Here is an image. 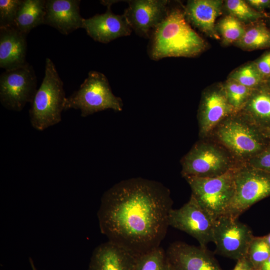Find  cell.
<instances>
[{
  "label": "cell",
  "instance_id": "6da1fadb",
  "mask_svg": "<svg viewBox=\"0 0 270 270\" xmlns=\"http://www.w3.org/2000/svg\"><path fill=\"white\" fill-rule=\"evenodd\" d=\"M172 205L170 190L160 182L141 178L122 180L102 197L100 232L138 256L160 246Z\"/></svg>",
  "mask_w": 270,
  "mask_h": 270
},
{
  "label": "cell",
  "instance_id": "7a4b0ae2",
  "mask_svg": "<svg viewBox=\"0 0 270 270\" xmlns=\"http://www.w3.org/2000/svg\"><path fill=\"white\" fill-rule=\"evenodd\" d=\"M149 56L158 60L168 57H194L206 48L205 40L192 28L184 10L169 8L167 14L154 30Z\"/></svg>",
  "mask_w": 270,
  "mask_h": 270
},
{
  "label": "cell",
  "instance_id": "3957f363",
  "mask_svg": "<svg viewBox=\"0 0 270 270\" xmlns=\"http://www.w3.org/2000/svg\"><path fill=\"white\" fill-rule=\"evenodd\" d=\"M212 136L239 164L244 163L270 146L267 134L238 112L222 121Z\"/></svg>",
  "mask_w": 270,
  "mask_h": 270
},
{
  "label": "cell",
  "instance_id": "277c9868",
  "mask_svg": "<svg viewBox=\"0 0 270 270\" xmlns=\"http://www.w3.org/2000/svg\"><path fill=\"white\" fill-rule=\"evenodd\" d=\"M66 98L63 82L52 61L47 58L44 76L30 103L32 126L42 131L60 122Z\"/></svg>",
  "mask_w": 270,
  "mask_h": 270
},
{
  "label": "cell",
  "instance_id": "5b68a950",
  "mask_svg": "<svg viewBox=\"0 0 270 270\" xmlns=\"http://www.w3.org/2000/svg\"><path fill=\"white\" fill-rule=\"evenodd\" d=\"M122 99L112 92L107 78L100 72L92 70L80 88L65 99L64 110H80L86 117L108 109L122 110Z\"/></svg>",
  "mask_w": 270,
  "mask_h": 270
},
{
  "label": "cell",
  "instance_id": "8992f818",
  "mask_svg": "<svg viewBox=\"0 0 270 270\" xmlns=\"http://www.w3.org/2000/svg\"><path fill=\"white\" fill-rule=\"evenodd\" d=\"M182 176L210 178L220 176L239 164L222 146L206 140L196 143L181 160Z\"/></svg>",
  "mask_w": 270,
  "mask_h": 270
},
{
  "label": "cell",
  "instance_id": "52a82bcc",
  "mask_svg": "<svg viewBox=\"0 0 270 270\" xmlns=\"http://www.w3.org/2000/svg\"><path fill=\"white\" fill-rule=\"evenodd\" d=\"M234 186L233 198L222 215L238 219L253 204L270 196V173L238 164L234 169Z\"/></svg>",
  "mask_w": 270,
  "mask_h": 270
},
{
  "label": "cell",
  "instance_id": "ba28073f",
  "mask_svg": "<svg viewBox=\"0 0 270 270\" xmlns=\"http://www.w3.org/2000/svg\"><path fill=\"white\" fill-rule=\"evenodd\" d=\"M236 167L217 176L184 178L191 196L214 220L224 213L233 198Z\"/></svg>",
  "mask_w": 270,
  "mask_h": 270
},
{
  "label": "cell",
  "instance_id": "9c48e42d",
  "mask_svg": "<svg viewBox=\"0 0 270 270\" xmlns=\"http://www.w3.org/2000/svg\"><path fill=\"white\" fill-rule=\"evenodd\" d=\"M37 80L32 66L26 62L6 70L0 76V101L6 108L21 111L31 103L36 90Z\"/></svg>",
  "mask_w": 270,
  "mask_h": 270
},
{
  "label": "cell",
  "instance_id": "30bf717a",
  "mask_svg": "<svg viewBox=\"0 0 270 270\" xmlns=\"http://www.w3.org/2000/svg\"><path fill=\"white\" fill-rule=\"evenodd\" d=\"M238 218L222 215L214 222L213 242L216 252L223 256L238 260L246 256L254 236L250 229Z\"/></svg>",
  "mask_w": 270,
  "mask_h": 270
},
{
  "label": "cell",
  "instance_id": "8fae6325",
  "mask_svg": "<svg viewBox=\"0 0 270 270\" xmlns=\"http://www.w3.org/2000/svg\"><path fill=\"white\" fill-rule=\"evenodd\" d=\"M215 220L191 196L181 208L171 210L168 224L187 233L197 240L200 246L206 248L213 242Z\"/></svg>",
  "mask_w": 270,
  "mask_h": 270
},
{
  "label": "cell",
  "instance_id": "7c38bea8",
  "mask_svg": "<svg viewBox=\"0 0 270 270\" xmlns=\"http://www.w3.org/2000/svg\"><path fill=\"white\" fill-rule=\"evenodd\" d=\"M234 114L222 84L207 88L202 94L198 113L200 137L202 139L210 137L222 121Z\"/></svg>",
  "mask_w": 270,
  "mask_h": 270
},
{
  "label": "cell",
  "instance_id": "4fadbf2b",
  "mask_svg": "<svg viewBox=\"0 0 270 270\" xmlns=\"http://www.w3.org/2000/svg\"><path fill=\"white\" fill-rule=\"evenodd\" d=\"M124 16L132 30L144 38L150 37L154 30L165 18L169 10L166 0H133Z\"/></svg>",
  "mask_w": 270,
  "mask_h": 270
},
{
  "label": "cell",
  "instance_id": "5bb4252c",
  "mask_svg": "<svg viewBox=\"0 0 270 270\" xmlns=\"http://www.w3.org/2000/svg\"><path fill=\"white\" fill-rule=\"evenodd\" d=\"M166 253L170 270H222L207 248L176 242Z\"/></svg>",
  "mask_w": 270,
  "mask_h": 270
},
{
  "label": "cell",
  "instance_id": "9a60e30c",
  "mask_svg": "<svg viewBox=\"0 0 270 270\" xmlns=\"http://www.w3.org/2000/svg\"><path fill=\"white\" fill-rule=\"evenodd\" d=\"M82 28L94 40L105 44L129 36L132 30L124 14H114L110 7L104 13L84 18Z\"/></svg>",
  "mask_w": 270,
  "mask_h": 270
},
{
  "label": "cell",
  "instance_id": "2e32d148",
  "mask_svg": "<svg viewBox=\"0 0 270 270\" xmlns=\"http://www.w3.org/2000/svg\"><path fill=\"white\" fill-rule=\"evenodd\" d=\"M80 0H46L44 24L68 35L82 28L83 19L80 10Z\"/></svg>",
  "mask_w": 270,
  "mask_h": 270
},
{
  "label": "cell",
  "instance_id": "e0dca14e",
  "mask_svg": "<svg viewBox=\"0 0 270 270\" xmlns=\"http://www.w3.org/2000/svg\"><path fill=\"white\" fill-rule=\"evenodd\" d=\"M136 256L108 240L94 250L88 270H134Z\"/></svg>",
  "mask_w": 270,
  "mask_h": 270
},
{
  "label": "cell",
  "instance_id": "ac0fdd59",
  "mask_svg": "<svg viewBox=\"0 0 270 270\" xmlns=\"http://www.w3.org/2000/svg\"><path fill=\"white\" fill-rule=\"evenodd\" d=\"M223 0H190L184 8L186 17L190 24L208 36L220 38L216 28V19L221 14Z\"/></svg>",
  "mask_w": 270,
  "mask_h": 270
},
{
  "label": "cell",
  "instance_id": "d6986e66",
  "mask_svg": "<svg viewBox=\"0 0 270 270\" xmlns=\"http://www.w3.org/2000/svg\"><path fill=\"white\" fill-rule=\"evenodd\" d=\"M26 36L14 27L0 28V67L14 69L27 62Z\"/></svg>",
  "mask_w": 270,
  "mask_h": 270
},
{
  "label": "cell",
  "instance_id": "ffe728a7",
  "mask_svg": "<svg viewBox=\"0 0 270 270\" xmlns=\"http://www.w3.org/2000/svg\"><path fill=\"white\" fill-rule=\"evenodd\" d=\"M238 113L262 131L270 132V88L266 82L252 90Z\"/></svg>",
  "mask_w": 270,
  "mask_h": 270
},
{
  "label": "cell",
  "instance_id": "44dd1931",
  "mask_svg": "<svg viewBox=\"0 0 270 270\" xmlns=\"http://www.w3.org/2000/svg\"><path fill=\"white\" fill-rule=\"evenodd\" d=\"M46 0H22L14 27L27 35L34 28L44 24Z\"/></svg>",
  "mask_w": 270,
  "mask_h": 270
},
{
  "label": "cell",
  "instance_id": "7402d4cb",
  "mask_svg": "<svg viewBox=\"0 0 270 270\" xmlns=\"http://www.w3.org/2000/svg\"><path fill=\"white\" fill-rule=\"evenodd\" d=\"M234 44L246 50L270 48V28L262 20L250 23Z\"/></svg>",
  "mask_w": 270,
  "mask_h": 270
},
{
  "label": "cell",
  "instance_id": "603a6c76",
  "mask_svg": "<svg viewBox=\"0 0 270 270\" xmlns=\"http://www.w3.org/2000/svg\"><path fill=\"white\" fill-rule=\"evenodd\" d=\"M134 270H170L166 252L160 246L138 256Z\"/></svg>",
  "mask_w": 270,
  "mask_h": 270
},
{
  "label": "cell",
  "instance_id": "cb8c5ba5",
  "mask_svg": "<svg viewBox=\"0 0 270 270\" xmlns=\"http://www.w3.org/2000/svg\"><path fill=\"white\" fill-rule=\"evenodd\" d=\"M216 30L224 45L235 44L244 35L246 26L230 14L222 18L216 26Z\"/></svg>",
  "mask_w": 270,
  "mask_h": 270
},
{
  "label": "cell",
  "instance_id": "d4e9b609",
  "mask_svg": "<svg viewBox=\"0 0 270 270\" xmlns=\"http://www.w3.org/2000/svg\"><path fill=\"white\" fill-rule=\"evenodd\" d=\"M226 10L242 22L250 24L267 18L268 14L259 12L252 8L245 0H226L224 2Z\"/></svg>",
  "mask_w": 270,
  "mask_h": 270
},
{
  "label": "cell",
  "instance_id": "484cf974",
  "mask_svg": "<svg viewBox=\"0 0 270 270\" xmlns=\"http://www.w3.org/2000/svg\"><path fill=\"white\" fill-rule=\"evenodd\" d=\"M228 78L251 89L257 88L266 82L254 62H248L238 68L232 72Z\"/></svg>",
  "mask_w": 270,
  "mask_h": 270
},
{
  "label": "cell",
  "instance_id": "4316f807",
  "mask_svg": "<svg viewBox=\"0 0 270 270\" xmlns=\"http://www.w3.org/2000/svg\"><path fill=\"white\" fill-rule=\"evenodd\" d=\"M228 100L236 113L243 108L253 89L228 78L222 84Z\"/></svg>",
  "mask_w": 270,
  "mask_h": 270
},
{
  "label": "cell",
  "instance_id": "83f0119b",
  "mask_svg": "<svg viewBox=\"0 0 270 270\" xmlns=\"http://www.w3.org/2000/svg\"><path fill=\"white\" fill-rule=\"evenodd\" d=\"M270 256V246L264 236H254L246 254V257L254 268L258 269L260 265Z\"/></svg>",
  "mask_w": 270,
  "mask_h": 270
},
{
  "label": "cell",
  "instance_id": "f1b7e54d",
  "mask_svg": "<svg viewBox=\"0 0 270 270\" xmlns=\"http://www.w3.org/2000/svg\"><path fill=\"white\" fill-rule=\"evenodd\" d=\"M22 0H0V28L14 26Z\"/></svg>",
  "mask_w": 270,
  "mask_h": 270
},
{
  "label": "cell",
  "instance_id": "f546056e",
  "mask_svg": "<svg viewBox=\"0 0 270 270\" xmlns=\"http://www.w3.org/2000/svg\"><path fill=\"white\" fill-rule=\"evenodd\" d=\"M241 164L270 173V146L262 152Z\"/></svg>",
  "mask_w": 270,
  "mask_h": 270
},
{
  "label": "cell",
  "instance_id": "4dcf8cb0",
  "mask_svg": "<svg viewBox=\"0 0 270 270\" xmlns=\"http://www.w3.org/2000/svg\"><path fill=\"white\" fill-rule=\"evenodd\" d=\"M254 62L260 72L266 81L270 78V50L265 52Z\"/></svg>",
  "mask_w": 270,
  "mask_h": 270
},
{
  "label": "cell",
  "instance_id": "1f68e13d",
  "mask_svg": "<svg viewBox=\"0 0 270 270\" xmlns=\"http://www.w3.org/2000/svg\"><path fill=\"white\" fill-rule=\"evenodd\" d=\"M246 2L254 9L262 12L270 8V0H248Z\"/></svg>",
  "mask_w": 270,
  "mask_h": 270
},
{
  "label": "cell",
  "instance_id": "d6a6232c",
  "mask_svg": "<svg viewBox=\"0 0 270 270\" xmlns=\"http://www.w3.org/2000/svg\"><path fill=\"white\" fill-rule=\"evenodd\" d=\"M254 268L246 256L238 260L232 270H254Z\"/></svg>",
  "mask_w": 270,
  "mask_h": 270
},
{
  "label": "cell",
  "instance_id": "836d02e7",
  "mask_svg": "<svg viewBox=\"0 0 270 270\" xmlns=\"http://www.w3.org/2000/svg\"><path fill=\"white\" fill-rule=\"evenodd\" d=\"M260 270H270V256L260 265Z\"/></svg>",
  "mask_w": 270,
  "mask_h": 270
},
{
  "label": "cell",
  "instance_id": "e575fe53",
  "mask_svg": "<svg viewBox=\"0 0 270 270\" xmlns=\"http://www.w3.org/2000/svg\"><path fill=\"white\" fill-rule=\"evenodd\" d=\"M264 237H265V238H266L268 244V245L270 246V234H268L264 236Z\"/></svg>",
  "mask_w": 270,
  "mask_h": 270
},
{
  "label": "cell",
  "instance_id": "d590c367",
  "mask_svg": "<svg viewBox=\"0 0 270 270\" xmlns=\"http://www.w3.org/2000/svg\"><path fill=\"white\" fill-rule=\"evenodd\" d=\"M266 83L268 85V86L270 88V78H269L268 79L266 80Z\"/></svg>",
  "mask_w": 270,
  "mask_h": 270
},
{
  "label": "cell",
  "instance_id": "8d00e7d4",
  "mask_svg": "<svg viewBox=\"0 0 270 270\" xmlns=\"http://www.w3.org/2000/svg\"><path fill=\"white\" fill-rule=\"evenodd\" d=\"M30 264H31L32 268V270H36V268L34 267V264H33V262H32L31 258H30Z\"/></svg>",
  "mask_w": 270,
  "mask_h": 270
},
{
  "label": "cell",
  "instance_id": "74e56055",
  "mask_svg": "<svg viewBox=\"0 0 270 270\" xmlns=\"http://www.w3.org/2000/svg\"><path fill=\"white\" fill-rule=\"evenodd\" d=\"M267 18H268L269 22H270V14H268V16Z\"/></svg>",
  "mask_w": 270,
  "mask_h": 270
},
{
  "label": "cell",
  "instance_id": "f35d334b",
  "mask_svg": "<svg viewBox=\"0 0 270 270\" xmlns=\"http://www.w3.org/2000/svg\"><path fill=\"white\" fill-rule=\"evenodd\" d=\"M267 134L268 135V137H269V138L270 139V132H268V133H267Z\"/></svg>",
  "mask_w": 270,
  "mask_h": 270
},
{
  "label": "cell",
  "instance_id": "ab89813d",
  "mask_svg": "<svg viewBox=\"0 0 270 270\" xmlns=\"http://www.w3.org/2000/svg\"><path fill=\"white\" fill-rule=\"evenodd\" d=\"M254 270H258V269H256V268H254Z\"/></svg>",
  "mask_w": 270,
  "mask_h": 270
}]
</instances>
